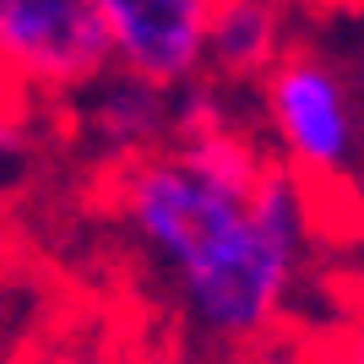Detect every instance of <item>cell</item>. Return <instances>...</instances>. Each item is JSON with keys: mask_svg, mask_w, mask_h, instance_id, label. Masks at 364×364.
I'll list each match as a JSON object with an SVG mask.
<instances>
[{"mask_svg": "<svg viewBox=\"0 0 364 364\" xmlns=\"http://www.w3.org/2000/svg\"><path fill=\"white\" fill-rule=\"evenodd\" d=\"M114 213L164 267L207 348L250 353L277 332L310 256V180L267 164L245 125L191 131L114 174Z\"/></svg>", "mask_w": 364, "mask_h": 364, "instance_id": "obj_1", "label": "cell"}, {"mask_svg": "<svg viewBox=\"0 0 364 364\" xmlns=\"http://www.w3.org/2000/svg\"><path fill=\"white\" fill-rule=\"evenodd\" d=\"M261 109L272 125L283 164L304 180H343L359 158V109L326 55L283 49V60L261 76Z\"/></svg>", "mask_w": 364, "mask_h": 364, "instance_id": "obj_2", "label": "cell"}, {"mask_svg": "<svg viewBox=\"0 0 364 364\" xmlns=\"http://www.w3.org/2000/svg\"><path fill=\"white\" fill-rule=\"evenodd\" d=\"M114 71L98 0H0V82L33 92H87Z\"/></svg>", "mask_w": 364, "mask_h": 364, "instance_id": "obj_3", "label": "cell"}, {"mask_svg": "<svg viewBox=\"0 0 364 364\" xmlns=\"http://www.w3.org/2000/svg\"><path fill=\"white\" fill-rule=\"evenodd\" d=\"M114 38V65L158 87H185L207 71L218 0H98Z\"/></svg>", "mask_w": 364, "mask_h": 364, "instance_id": "obj_4", "label": "cell"}, {"mask_svg": "<svg viewBox=\"0 0 364 364\" xmlns=\"http://www.w3.org/2000/svg\"><path fill=\"white\" fill-rule=\"evenodd\" d=\"M76 125L98 158L120 168L174 141V87H158L147 76L114 65L104 82L76 92Z\"/></svg>", "mask_w": 364, "mask_h": 364, "instance_id": "obj_5", "label": "cell"}, {"mask_svg": "<svg viewBox=\"0 0 364 364\" xmlns=\"http://www.w3.org/2000/svg\"><path fill=\"white\" fill-rule=\"evenodd\" d=\"M289 49L283 0H218L207 33V71L223 82H261Z\"/></svg>", "mask_w": 364, "mask_h": 364, "instance_id": "obj_6", "label": "cell"}, {"mask_svg": "<svg viewBox=\"0 0 364 364\" xmlns=\"http://www.w3.org/2000/svg\"><path fill=\"white\" fill-rule=\"evenodd\" d=\"M250 364H321V353L299 348L294 337H267V343L250 348Z\"/></svg>", "mask_w": 364, "mask_h": 364, "instance_id": "obj_7", "label": "cell"}, {"mask_svg": "<svg viewBox=\"0 0 364 364\" xmlns=\"http://www.w3.org/2000/svg\"><path fill=\"white\" fill-rule=\"evenodd\" d=\"M22 152H28V125H22V114L6 104V92H0V164H16Z\"/></svg>", "mask_w": 364, "mask_h": 364, "instance_id": "obj_8", "label": "cell"}, {"mask_svg": "<svg viewBox=\"0 0 364 364\" xmlns=\"http://www.w3.org/2000/svg\"><path fill=\"white\" fill-rule=\"evenodd\" d=\"M321 364H364V326L343 332V337L332 343V348L321 353Z\"/></svg>", "mask_w": 364, "mask_h": 364, "instance_id": "obj_9", "label": "cell"}, {"mask_svg": "<svg viewBox=\"0 0 364 364\" xmlns=\"http://www.w3.org/2000/svg\"><path fill=\"white\" fill-rule=\"evenodd\" d=\"M38 364H60V359H38Z\"/></svg>", "mask_w": 364, "mask_h": 364, "instance_id": "obj_10", "label": "cell"}, {"mask_svg": "<svg viewBox=\"0 0 364 364\" xmlns=\"http://www.w3.org/2000/svg\"><path fill=\"white\" fill-rule=\"evenodd\" d=\"M359 6H364V0H359Z\"/></svg>", "mask_w": 364, "mask_h": 364, "instance_id": "obj_11", "label": "cell"}]
</instances>
